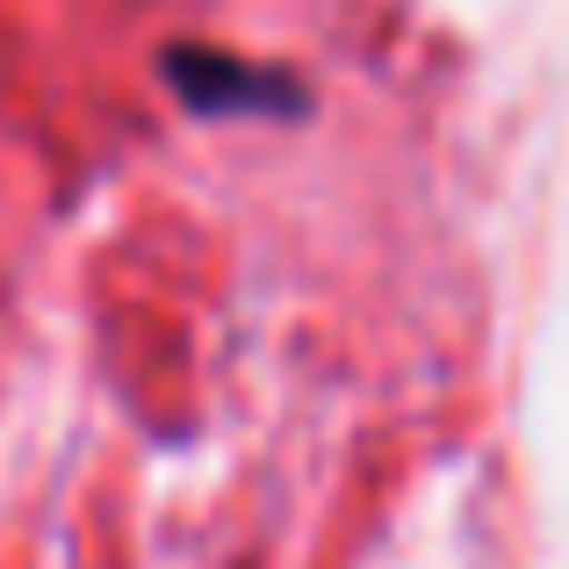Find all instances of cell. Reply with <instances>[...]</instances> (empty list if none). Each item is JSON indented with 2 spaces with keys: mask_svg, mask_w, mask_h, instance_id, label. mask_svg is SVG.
Segmentation results:
<instances>
[{
  "mask_svg": "<svg viewBox=\"0 0 569 569\" xmlns=\"http://www.w3.org/2000/svg\"><path fill=\"white\" fill-rule=\"evenodd\" d=\"M167 87H181L188 109L202 116H223V109H252V116H281L303 101V87L274 66H252V58H231V51H167Z\"/></svg>",
  "mask_w": 569,
  "mask_h": 569,
  "instance_id": "obj_1",
  "label": "cell"
}]
</instances>
